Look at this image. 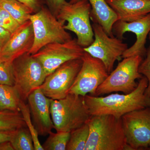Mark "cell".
<instances>
[{
  "label": "cell",
  "instance_id": "1",
  "mask_svg": "<svg viewBox=\"0 0 150 150\" xmlns=\"http://www.w3.org/2000/svg\"><path fill=\"white\" fill-rule=\"evenodd\" d=\"M148 82L143 76L135 90L128 94H112L105 96L86 95L84 100L91 115H110L118 118L128 112L150 107V98L145 94Z\"/></svg>",
  "mask_w": 150,
  "mask_h": 150
},
{
  "label": "cell",
  "instance_id": "2",
  "mask_svg": "<svg viewBox=\"0 0 150 150\" xmlns=\"http://www.w3.org/2000/svg\"><path fill=\"white\" fill-rule=\"evenodd\" d=\"M84 150H132L126 143L121 118L110 115H91Z\"/></svg>",
  "mask_w": 150,
  "mask_h": 150
},
{
  "label": "cell",
  "instance_id": "3",
  "mask_svg": "<svg viewBox=\"0 0 150 150\" xmlns=\"http://www.w3.org/2000/svg\"><path fill=\"white\" fill-rule=\"evenodd\" d=\"M50 111L56 131L71 132L87 123L91 116L83 96L73 94L61 99H51Z\"/></svg>",
  "mask_w": 150,
  "mask_h": 150
},
{
  "label": "cell",
  "instance_id": "4",
  "mask_svg": "<svg viewBox=\"0 0 150 150\" xmlns=\"http://www.w3.org/2000/svg\"><path fill=\"white\" fill-rule=\"evenodd\" d=\"M91 11L88 0H79L74 3L66 2L56 16L64 25L66 30L74 33L78 44L83 48L90 46L94 40L90 23Z\"/></svg>",
  "mask_w": 150,
  "mask_h": 150
},
{
  "label": "cell",
  "instance_id": "5",
  "mask_svg": "<svg viewBox=\"0 0 150 150\" xmlns=\"http://www.w3.org/2000/svg\"><path fill=\"white\" fill-rule=\"evenodd\" d=\"M33 27L34 42L28 53L33 55L49 43H64L72 39L64 25L48 8L43 6L30 17Z\"/></svg>",
  "mask_w": 150,
  "mask_h": 150
},
{
  "label": "cell",
  "instance_id": "6",
  "mask_svg": "<svg viewBox=\"0 0 150 150\" xmlns=\"http://www.w3.org/2000/svg\"><path fill=\"white\" fill-rule=\"evenodd\" d=\"M143 59L140 56L123 58L97 89L96 96H102L113 92L128 94L134 91L138 86L137 80L143 77L139 70Z\"/></svg>",
  "mask_w": 150,
  "mask_h": 150
},
{
  "label": "cell",
  "instance_id": "7",
  "mask_svg": "<svg viewBox=\"0 0 150 150\" xmlns=\"http://www.w3.org/2000/svg\"><path fill=\"white\" fill-rule=\"evenodd\" d=\"M12 67L14 86L21 99L25 101L29 95L43 83L47 74L40 62L28 53L15 59Z\"/></svg>",
  "mask_w": 150,
  "mask_h": 150
},
{
  "label": "cell",
  "instance_id": "8",
  "mask_svg": "<svg viewBox=\"0 0 150 150\" xmlns=\"http://www.w3.org/2000/svg\"><path fill=\"white\" fill-rule=\"evenodd\" d=\"M92 26L94 40L90 46L84 48V50L100 60L110 74L113 70L115 61L119 60L128 49V44L118 38L108 36L102 26L98 23H93Z\"/></svg>",
  "mask_w": 150,
  "mask_h": 150
},
{
  "label": "cell",
  "instance_id": "9",
  "mask_svg": "<svg viewBox=\"0 0 150 150\" xmlns=\"http://www.w3.org/2000/svg\"><path fill=\"white\" fill-rule=\"evenodd\" d=\"M83 63L69 94L84 96L86 95L96 96L97 89L109 74L100 60L85 52Z\"/></svg>",
  "mask_w": 150,
  "mask_h": 150
},
{
  "label": "cell",
  "instance_id": "10",
  "mask_svg": "<svg viewBox=\"0 0 150 150\" xmlns=\"http://www.w3.org/2000/svg\"><path fill=\"white\" fill-rule=\"evenodd\" d=\"M127 144L132 150L150 148V107L135 110L121 117Z\"/></svg>",
  "mask_w": 150,
  "mask_h": 150
},
{
  "label": "cell",
  "instance_id": "11",
  "mask_svg": "<svg viewBox=\"0 0 150 150\" xmlns=\"http://www.w3.org/2000/svg\"><path fill=\"white\" fill-rule=\"evenodd\" d=\"M85 52L74 38L64 43H49L32 55L40 62L48 76L65 62L81 59Z\"/></svg>",
  "mask_w": 150,
  "mask_h": 150
},
{
  "label": "cell",
  "instance_id": "12",
  "mask_svg": "<svg viewBox=\"0 0 150 150\" xmlns=\"http://www.w3.org/2000/svg\"><path fill=\"white\" fill-rule=\"evenodd\" d=\"M82 63V58L65 62L47 76L39 88L46 96L51 99L64 98L69 94Z\"/></svg>",
  "mask_w": 150,
  "mask_h": 150
},
{
  "label": "cell",
  "instance_id": "13",
  "mask_svg": "<svg viewBox=\"0 0 150 150\" xmlns=\"http://www.w3.org/2000/svg\"><path fill=\"white\" fill-rule=\"evenodd\" d=\"M112 31L114 35L121 39L126 32L133 33L136 35V42L124 52L122 58L136 56L144 58L147 50L145 45L150 32V13L133 21H117L112 25Z\"/></svg>",
  "mask_w": 150,
  "mask_h": 150
},
{
  "label": "cell",
  "instance_id": "14",
  "mask_svg": "<svg viewBox=\"0 0 150 150\" xmlns=\"http://www.w3.org/2000/svg\"><path fill=\"white\" fill-rule=\"evenodd\" d=\"M34 42V33L30 20L21 25L3 46L0 59L12 64L17 58L28 53Z\"/></svg>",
  "mask_w": 150,
  "mask_h": 150
},
{
  "label": "cell",
  "instance_id": "15",
  "mask_svg": "<svg viewBox=\"0 0 150 150\" xmlns=\"http://www.w3.org/2000/svg\"><path fill=\"white\" fill-rule=\"evenodd\" d=\"M27 100L33 124L38 135H49L54 129L51 117V98L46 96L38 88L29 95Z\"/></svg>",
  "mask_w": 150,
  "mask_h": 150
},
{
  "label": "cell",
  "instance_id": "16",
  "mask_svg": "<svg viewBox=\"0 0 150 150\" xmlns=\"http://www.w3.org/2000/svg\"><path fill=\"white\" fill-rule=\"evenodd\" d=\"M118 20L131 22L150 13V0H106Z\"/></svg>",
  "mask_w": 150,
  "mask_h": 150
},
{
  "label": "cell",
  "instance_id": "17",
  "mask_svg": "<svg viewBox=\"0 0 150 150\" xmlns=\"http://www.w3.org/2000/svg\"><path fill=\"white\" fill-rule=\"evenodd\" d=\"M79 0H70L74 3ZM91 7V19L93 23L101 25L104 31L110 37H114L112 25L118 20L114 11L108 4L106 0H88Z\"/></svg>",
  "mask_w": 150,
  "mask_h": 150
},
{
  "label": "cell",
  "instance_id": "18",
  "mask_svg": "<svg viewBox=\"0 0 150 150\" xmlns=\"http://www.w3.org/2000/svg\"><path fill=\"white\" fill-rule=\"evenodd\" d=\"M21 100L14 86L0 84V110L20 111Z\"/></svg>",
  "mask_w": 150,
  "mask_h": 150
},
{
  "label": "cell",
  "instance_id": "19",
  "mask_svg": "<svg viewBox=\"0 0 150 150\" xmlns=\"http://www.w3.org/2000/svg\"><path fill=\"white\" fill-rule=\"evenodd\" d=\"M0 6L8 12L20 25L30 20L33 11L18 0H0Z\"/></svg>",
  "mask_w": 150,
  "mask_h": 150
},
{
  "label": "cell",
  "instance_id": "20",
  "mask_svg": "<svg viewBox=\"0 0 150 150\" xmlns=\"http://www.w3.org/2000/svg\"><path fill=\"white\" fill-rule=\"evenodd\" d=\"M26 126L20 111L0 110V130L15 131Z\"/></svg>",
  "mask_w": 150,
  "mask_h": 150
},
{
  "label": "cell",
  "instance_id": "21",
  "mask_svg": "<svg viewBox=\"0 0 150 150\" xmlns=\"http://www.w3.org/2000/svg\"><path fill=\"white\" fill-rule=\"evenodd\" d=\"M67 150H84L89 134V126L86 123L70 132Z\"/></svg>",
  "mask_w": 150,
  "mask_h": 150
},
{
  "label": "cell",
  "instance_id": "22",
  "mask_svg": "<svg viewBox=\"0 0 150 150\" xmlns=\"http://www.w3.org/2000/svg\"><path fill=\"white\" fill-rule=\"evenodd\" d=\"M10 142L14 150H35L32 136L27 126L16 130Z\"/></svg>",
  "mask_w": 150,
  "mask_h": 150
},
{
  "label": "cell",
  "instance_id": "23",
  "mask_svg": "<svg viewBox=\"0 0 150 150\" xmlns=\"http://www.w3.org/2000/svg\"><path fill=\"white\" fill-rule=\"evenodd\" d=\"M70 132L57 131L51 132L42 146L44 150H65L70 139Z\"/></svg>",
  "mask_w": 150,
  "mask_h": 150
},
{
  "label": "cell",
  "instance_id": "24",
  "mask_svg": "<svg viewBox=\"0 0 150 150\" xmlns=\"http://www.w3.org/2000/svg\"><path fill=\"white\" fill-rule=\"evenodd\" d=\"M20 110L23 117L26 126L28 128L32 136L35 150H44L38 139L39 135H38V132L35 129L34 124L33 123L30 110L28 104H26L25 102L22 100H21L20 105Z\"/></svg>",
  "mask_w": 150,
  "mask_h": 150
},
{
  "label": "cell",
  "instance_id": "25",
  "mask_svg": "<svg viewBox=\"0 0 150 150\" xmlns=\"http://www.w3.org/2000/svg\"><path fill=\"white\" fill-rule=\"evenodd\" d=\"M0 84L14 85L12 64L0 59Z\"/></svg>",
  "mask_w": 150,
  "mask_h": 150
},
{
  "label": "cell",
  "instance_id": "26",
  "mask_svg": "<svg viewBox=\"0 0 150 150\" xmlns=\"http://www.w3.org/2000/svg\"><path fill=\"white\" fill-rule=\"evenodd\" d=\"M150 44L147 48L146 53L139 67V72L147 79V87L145 91V94L150 98V32L149 34Z\"/></svg>",
  "mask_w": 150,
  "mask_h": 150
},
{
  "label": "cell",
  "instance_id": "27",
  "mask_svg": "<svg viewBox=\"0 0 150 150\" xmlns=\"http://www.w3.org/2000/svg\"><path fill=\"white\" fill-rule=\"evenodd\" d=\"M20 25L7 11L0 6V26L12 34Z\"/></svg>",
  "mask_w": 150,
  "mask_h": 150
},
{
  "label": "cell",
  "instance_id": "28",
  "mask_svg": "<svg viewBox=\"0 0 150 150\" xmlns=\"http://www.w3.org/2000/svg\"><path fill=\"white\" fill-rule=\"evenodd\" d=\"M48 8L52 13L56 16L63 5L66 2V0H43Z\"/></svg>",
  "mask_w": 150,
  "mask_h": 150
},
{
  "label": "cell",
  "instance_id": "29",
  "mask_svg": "<svg viewBox=\"0 0 150 150\" xmlns=\"http://www.w3.org/2000/svg\"><path fill=\"white\" fill-rule=\"evenodd\" d=\"M28 6L33 11L34 13L40 10V8L45 4L43 0H18Z\"/></svg>",
  "mask_w": 150,
  "mask_h": 150
},
{
  "label": "cell",
  "instance_id": "30",
  "mask_svg": "<svg viewBox=\"0 0 150 150\" xmlns=\"http://www.w3.org/2000/svg\"><path fill=\"white\" fill-rule=\"evenodd\" d=\"M11 34L10 32L0 26V43L3 46L9 40Z\"/></svg>",
  "mask_w": 150,
  "mask_h": 150
},
{
  "label": "cell",
  "instance_id": "31",
  "mask_svg": "<svg viewBox=\"0 0 150 150\" xmlns=\"http://www.w3.org/2000/svg\"><path fill=\"white\" fill-rule=\"evenodd\" d=\"M16 131L0 130V143L6 141H10Z\"/></svg>",
  "mask_w": 150,
  "mask_h": 150
},
{
  "label": "cell",
  "instance_id": "32",
  "mask_svg": "<svg viewBox=\"0 0 150 150\" xmlns=\"http://www.w3.org/2000/svg\"><path fill=\"white\" fill-rule=\"evenodd\" d=\"M0 150H14L10 141H6L0 143Z\"/></svg>",
  "mask_w": 150,
  "mask_h": 150
},
{
  "label": "cell",
  "instance_id": "33",
  "mask_svg": "<svg viewBox=\"0 0 150 150\" xmlns=\"http://www.w3.org/2000/svg\"><path fill=\"white\" fill-rule=\"evenodd\" d=\"M3 48V46L0 43V53H1V51L2 48Z\"/></svg>",
  "mask_w": 150,
  "mask_h": 150
},
{
  "label": "cell",
  "instance_id": "34",
  "mask_svg": "<svg viewBox=\"0 0 150 150\" xmlns=\"http://www.w3.org/2000/svg\"><path fill=\"white\" fill-rule=\"evenodd\" d=\"M149 150H150V148H149Z\"/></svg>",
  "mask_w": 150,
  "mask_h": 150
}]
</instances>
